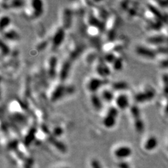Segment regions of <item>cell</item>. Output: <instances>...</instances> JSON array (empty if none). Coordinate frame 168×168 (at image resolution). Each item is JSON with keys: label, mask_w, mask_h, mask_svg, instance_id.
<instances>
[{"label": "cell", "mask_w": 168, "mask_h": 168, "mask_svg": "<svg viewBox=\"0 0 168 168\" xmlns=\"http://www.w3.org/2000/svg\"><path fill=\"white\" fill-rule=\"evenodd\" d=\"M118 113L119 110L115 105L108 108L102 120L104 126L107 128H112L114 127L116 123Z\"/></svg>", "instance_id": "6da1fadb"}, {"label": "cell", "mask_w": 168, "mask_h": 168, "mask_svg": "<svg viewBox=\"0 0 168 168\" xmlns=\"http://www.w3.org/2000/svg\"><path fill=\"white\" fill-rule=\"evenodd\" d=\"M106 79L100 77H93L90 78L86 84L87 90L91 93H98L103 89V86L106 83Z\"/></svg>", "instance_id": "7a4b0ae2"}, {"label": "cell", "mask_w": 168, "mask_h": 168, "mask_svg": "<svg viewBox=\"0 0 168 168\" xmlns=\"http://www.w3.org/2000/svg\"><path fill=\"white\" fill-rule=\"evenodd\" d=\"M72 89L70 87H67L66 85L61 84L54 88L51 95V100L52 102H57L70 93Z\"/></svg>", "instance_id": "3957f363"}, {"label": "cell", "mask_w": 168, "mask_h": 168, "mask_svg": "<svg viewBox=\"0 0 168 168\" xmlns=\"http://www.w3.org/2000/svg\"><path fill=\"white\" fill-rule=\"evenodd\" d=\"M114 102L115 107L119 110H125L130 106L129 98L128 96L123 92H120L118 95H116Z\"/></svg>", "instance_id": "277c9868"}, {"label": "cell", "mask_w": 168, "mask_h": 168, "mask_svg": "<svg viewBox=\"0 0 168 168\" xmlns=\"http://www.w3.org/2000/svg\"><path fill=\"white\" fill-rule=\"evenodd\" d=\"M114 90L112 89H103L100 90V95L104 103H111L115 100L116 95L114 93Z\"/></svg>", "instance_id": "5b68a950"}, {"label": "cell", "mask_w": 168, "mask_h": 168, "mask_svg": "<svg viewBox=\"0 0 168 168\" xmlns=\"http://www.w3.org/2000/svg\"><path fill=\"white\" fill-rule=\"evenodd\" d=\"M90 103L93 108L98 111H101L103 108L104 102L102 99L100 95L98 93H92L90 95Z\"/></svg>", "instance_id": "8992f818"}, {"label": "cell", "mask_w": 168, "mask_h": 168, "mask_svg": "<svg viewBox=\"0 0 168 168\" xmlns=\"http://www.w3.org/2000/svg\"><path fill=\"white\" fill-rule=\"evenodd\" d=\"M132 151L128 146H123L118 148L115 151V155L119 159H124L129 157L131 154Z\"/></svg>", "instance_id": "52a82bcc"}, {"label": "cell", "mask_w": 168, "mask_h": 168, "mask_svg": "<svg viewBox=\"0 0 168 168\" xmlns=\"http://www.w3.org/2000/svg\"><path fill=\"white\" fill-rule=\"evenodd\" d=\"M97 70L99 77L103 79H106V77L109 75V74H110V70L107 64L105 61L104 62H100L97 65Z\"/></svg>", "instance_id": "ba28073f"}, {"label": "cell", "mask_w": 168, "mask_h": 168, "mask_svg": "<svg viewBox=\"0 0 168 168\" xmlns=\"http://www.w3.org/2000/svg\"><path fill=\"white\" fill-rule=\"evenodd\" d=\"M64 30L62 28L57 30V31L55 33L52 39V46L54 47H59L61 46L64 38Z\"/></svg>", "instance_id": "9c48e42d"}, {"label": "cell", "mask_w": 168, "mask_h": 168, "mask_svg": "<svg viewBox=\"0 0 168 168\" xmlns=\"http://www.w3.org/2000/svg\"><path fill=\"white\" fill-rule=\"evenodd\" d=\"M157 146V140L156 137L151 136L146 141L144 148L146 150L151 151L156 148Z\"/></svg>", "instance_id": "30bf717a"}, {"label": "cell", "mask_w": 168, "mask_h": 168, "mask_svg": "<svg viewBox=\"0 0 168 168\" xmlns=\"http://www.w3.org/2000/svg\"><path fill=\"white\" fill-rule=\"evenodd\" d=\"M49 141L61 152H64L66 151L67 148H66V146H65V144L64 143H62V142L56 140V138H54L53 137H51V138H49Z\"/></svg>", "instance_id": "8fae6325"}, {"label": "cell", "mask_w": 168, "mask_h": 168, "mask_svg": "<svg viewBox=\"0 0 168 168\" xmlns=\"http://www.w3.org/2000/svg\"><path fill=\"white\" fill-rule=\"evenodd\" d=\"M57 66V59L56 58H52L49 62V67H48V72L51 74V75H54V73L56 74Z\"/></svg>", "instance_id": "7c38bea8"}, {"label": "cell", "mask_w": 168, "mask_h": 168, "mask_svg": "<svg viewBox=\"0 0 168 168\" xmlns=\"http://www.w3.org/2000/svg\"><path fill=\"white\" fill-rule=\"evenodd\" d=\"M128 85L125 82L119 81L114 83L112 85V89L115 90H123V89H126L127 88Z\"/></svg>", "instance_id": "4fadbf2b"}, {"label": "cell", "mask_w": 168, "mask_h": 168, "mask_svg": "<svg viewBox=\"0 0 168 168\" xmlns=\"http://www.w3.org/2000/svg\"><path fill=\"white\" fill-rule=\"evenodd\" d=\"M63 129L61 127L57 126L54 129H53V135L55 137H57V136H61L62 134H63Z\"/></svg>", "instance_id": "5bb4252c"}, {"label": "cell", "mask_w": 168, "mask_h": 168, "mask_svg": "<svg viewBox=\"0 0 168 168\" xmlns=\"http://www.w3.org/2000/svg\"><path fill=\"white\" fill-rule=\"evenodd\" d=\"M92 168H102L100 162L97 159H93L92 161Z\"/></svg>", "instance_id": "9a60e30c"}, {"label": "cell", "mask_w": 168, "mask_h": 168, "mask_svg": "<svg viewBox=\"0 0 168 168\" xmlns=\"http://www.w3.org/2000/svg\"><path fill=\"white\" fill-rule=\"evenodd\" d=\"M118 166L119 168H131L129 164L125 161H121L118 163Z\"/></svg>", "instance_id": "2e32d148"}, {"label": "cell", "mask_w": 168, "mask_h": 168, "mask_svg": "<svg viewBox=\"0 0 168 168\" xmlns=\"http://www.w3.org/2000/svg\"><path fill=\"white\" fill-rule=\"evenodd\" d=\"M65 168H68V167H65Z\"/></svg>", "instance_id": "e0dca14e"}]
</instances>
